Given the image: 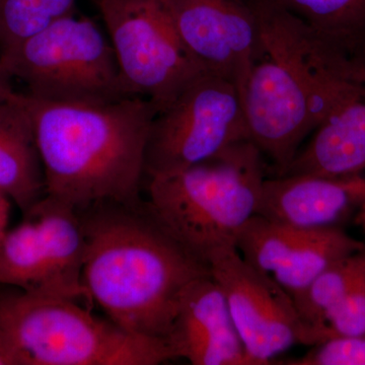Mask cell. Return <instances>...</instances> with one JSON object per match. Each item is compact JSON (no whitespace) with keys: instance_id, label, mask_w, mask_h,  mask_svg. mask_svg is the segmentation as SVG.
<instances>
[{"instance_id":"1","label":"cell","mask_w":365,"mask_h":365,"mask_svg":"<svg viewBox=\"0 0 365 365\" xmlns=\"http://www.w3.org/2000/svg\"><path fill=\"white\" fill-rule=\"evenodd\" d=\"M78 209L86 239L83 282L93 302L127 332L165 341L181 295L210 274L160 225L144 199Z\"/></svg>"},{"instance_id":"2","label":"cell","mask_w":365,"mask_h":365,"mask_svg":"<svg viewBox=\"0 0 365 365\" xmlns=\"http://www.w3.org/2000/svg\"><path fill=\"white\" fill-rule=\"evenodd\" d=\"M24 95L42 160L46 195L76 208L102 200L143 199L144 153L158 112L150 100L62 104Z\"/></svg>"},{"instance_id":"3","label":"cell","mask_w":365,"mask_h":365,"mask_svg":"<svg viewBox=\"0 0 365 365\" xmlns=\"http://www.w3.org/2000/svg\"><path fill=\"white\" fill-rule=\"evenodd\" d=\"M265 179L263 155L242 140L198 165L148 178L145 201L182 248L208 266L215 251L235 247L240 230L256 215Z\"/></svg>"},{"instance_id":"4","label":"cell","mask_w":365,"mask_h":365,"mask_svg":"<svg viewBox=\"0 0 365 365\" xmlns=\"http://www.w3.org/2000/svg\"><path fill=\"white\" fill-rule=\"evenodd\" d=\"M0 356L6 365H158L165 341L127 332L73 300L0 285Z\"/></svg>"},{"instance_id":"5","label":"cell","mask_w":365,"mask_h":365,"mask_svg":"<svg viewBox=\"0 0 365 365\" xmlns=\"http://www.w3.org/2000/svg\"><path fill=\"white\" fill-rule=\"evenodd\" d=\"M242 93L249 140L282 175L302 143L365 86L313 68L281 46L265 44Z\"/></svg>"},{"instance_id":"6","label":"cell","mask_w":365,"mask_h":365,"mask_svg":"<svg viewBox=\"0 0 365 365\" xmlns=\"http://www.w3.org/2000/svg\"><path fill=\"white\" fill-rule=\"evenodd\" d=\"M26 95L62 104H108L136 97L125 83L109 37L95 21L71 13L0 53Z\"/></svg>"},{"instance_id":"7","label":"cell","mask_w":365,"mask_h":365,"mask_svg":"<svg viewBox=\"0 0 365 365\" xmlns=\"http://www.w3.org/2000/svg\"><path fill=\"white\" fill-rule=\"evenodd\" d=\"M93 2L104 21L125 83L158 111L207 73L182 42L165 0Z\"/></svg>"},{"instance_id":"8","label":"cell","mask_w":365,"mask_h":365,"mask_svg":"<svg viewBox=\"0 0 365 365\" xmlns=\"http://www.w3.org/2000/svg\"><path fill=\"white\" fill-rule=\"evenodd\" d=\"M242 140L249 133L239 88L222 76L201 74L153 117L145 180L205 162Z\"/></svg>"},{"instance_id":"9","label":"cell","mask_w":365,"mask_h":365,"mask_svg":"<svg viewBox=\"0 0 365 365\" xmlns=\"http://www.w3.org/2000/svg\"><path fill=\"white\" fill-rule=\"evenodd\" d=\"M0 241V285L93 304L83 282L86 239L78 209L45 195Z\"/></svg>"},{"instance_id":"10","label":"cell","mask_w":365,"mask_h":365,"mask_svg":"<svg viewBox=\"0 0 365 365\" xmlns=\"http://www.w3.org/2000/svg\"><path fill=\"white\" fill-rule=\"evenodd\" d=\"M251 365H268L294 345L318 344L300 319L292 295L269 274L253 267L235 247L208 259Z\"/></svg>"},{"instance_id":"11","label":"cell","mask_w":365,"mask_h":365,"mask_svg":"<svg viewBox=\"0 0 365 365\" xmlns=\"http://www.w3.org/2000/svg\"><path fill=\"white\" fill-rule=\"evenodd\" d=\"M180 37L204 71L244 90L263 55L260 29L248 0H165Z\"/></svg>"},{"instance_id":"12","label":"cell","mask_w":365,"mask_h":365,"mask_svg":"<svg viewBox=\"0 0 365 365\" xmlns=\"http://www.w3.org/2000/svg\"><path fill=\"white\" fill-rule=\"evenodd\" d=\"M235 248L294 297L336 262L364 251L365 245L340 227H299L255 215L240 230Z\"/></svg>"},{"instance_id":"13","label":"cell","mask_w":365,"mask_h":365,"mask_svg":"<svg viewBox=\"0 0 365 365\" xmlns=\"http://www.w3.org/2000/svg\"><path fill=\"white\" fill-rule=\"evenodd\" d=\"M165 342L174 359L193 365H251L225 294L211 274L184 290Z\"/></svg>"},{"instance_id":"14","label":"cell","mask_w":365,"mask_h":365,"mask_svg":"<svg viewBox=\"0 0 365 365\" xmlns=\"http://www.w3.org/2000/svg\"><path fill=\"white\" fill-rule=\"evenodd\" d=\"M364 199V174L282 175L264 180L256 215L294 227H339Z\"/></svg>"},{"instance_id":"15","label":"cell","mask_w":365,"mask_h":365,"mask_svg":"<svg viewBox=\"0 0 365 365\" xmlns=\"http://www.w3.org/2000/svg\"><path fill=\"white\" fill-rule=\"evenodd\" d=\"M0 190L26 213L46 195L44 170L23 93L0 97Z\"/></svg>"},{"instance_id":"16","label":"cell","mask_w":365,"mask_h":365,"mask_svg":"<svg viewBox=\"0 0 365 365\" xmlns=\"http://www.w3.org/2000/svg\"><path fill=\"white\" fill-rule=\"evenodd\" d=\"M284 11L365 83V0H248Z\"/></svg>"},{"instance_id":"17","label":"cell","mask_w":365,"mask_h":365,"mask_svg":"<svg viewBox=\"0 0 365 365\" xmlns=\"http://www.w3.org/2000/svg\"><path fill=\"white\" fill-rule=\"evenodd\" d=\"M364 172L365 93L318 127L282 175L347 177Z\"/></svg>"},{"instance_id":"18","label":"cell","mask_w":365,"mask_h":365,"mask_svg":"<svg viewBox=\"0 0 365 365\" xmlns=\"http://www.w3.org/2000/svg\"><path fill=\"white\" fill-rule=\"evenodd\" d=\"M365 274V249L326 269L304 289L292 297L300 319L316 336L327 340V317Z\"/></svg>"},{"instance_id":"19","label":"cell","mask_w":365,"mask_h":365,"mask_svg":"<svg viewBox=\"0 0 365 365\" xmlns=\"http://www.w3.org/2000/svg\"><path fill=\"white\" fill-rule=\"evenodd\" d=\"M76 0H0V53L73 13Z\"/></svg>"},{"instance_id":"20","label":"cell","mask_w":365,"mask_h":365,"mask_svg":"<svg viewBox=\"0 0 365 365\" xmlns=\"http://www.w3.org/2000/svg\"><path fill=\"white\" fill-rule=\"evenodd\" d=\"M327 340L365 337V274L327 317Z\"/></svg>"},{"instance_id":"21","label":"cell","mask_w":365,"mask_h":365,"mask_svg":"<svg viewBox=\"0 0 365 365\" xmlns=\"http://www.w3.org/2000/svg\"><path fill=\"white\" fill-rule=\"evenodd\" d=\"M288 365H365V337H335L314 346Z\"/></svg>"},{"instance_id":"22","label":"cell","mask_w":365,"mask_h":365,"mask_svg":"<svg viewBox=\"0 0 365 365\" xmlns=\"http://www.w3.org/2000/svg\"><path fill=\"white\" fill-rule=\"evenodd\" d=\"M11 202L13 201L9 199V197L0 190V241L9 230L7 227H9Z\"/></svg>"},{"instance_id":"23","label":"cell","mask_w":365,"mask_h":365,"mask_svg":"<svg viewBox=\"0 0 365 365\" xmlns=\"http://www.w3.org/2000/svg\"><path fill=\"white\" fill-rule=\"evenodd\" d=\"M13 91L11 76H9L6 68L2 66L1 59H0V97L7 95Z\"/></svg>"},{"instance_id":"24","label":"cell","mask_w":365,"mask_h":365,"mask_svg":"<svg viewBox=\"0 0 365 365\" xmlns=\"http://www.w3.org/2000/svg\"><path fill=\"white\" fill-rule=\"evenodd\" d=\"M356 223L365 230V199L357 209Z\"/></svg>"},{"instance_id":"25","label":"cell","mask_w":365,"mask_h":365,"mask_svg":"<svg viewBox=\"0 0 365 365\" xmlns=\"http://www.w3.org/2000/svg\"><path fill=\"white\" fill-rule=\"evenodd\" d=\"M0 365H6V362L1 359V356H0Z\"/></svg>"}]
</instances>
